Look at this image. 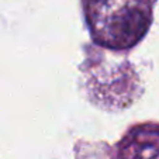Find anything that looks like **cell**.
I'll return each mask as SVG.
<instances>
[{
  "label": "cell",
  "instance_id": "1",
  "mask_svg": "<svg viewBox=\"0 0 159 159\" xmlns=\"http://www.w3.org/2000/svg\"><path fill=\"white\" fill-rule=\"evenodd\" d=\"M156 0H82L94 44L113 51H128L148 33Z\"/></svg>",
  "mask_w": 159,
  "mask_h": 159
}]
</instances>
